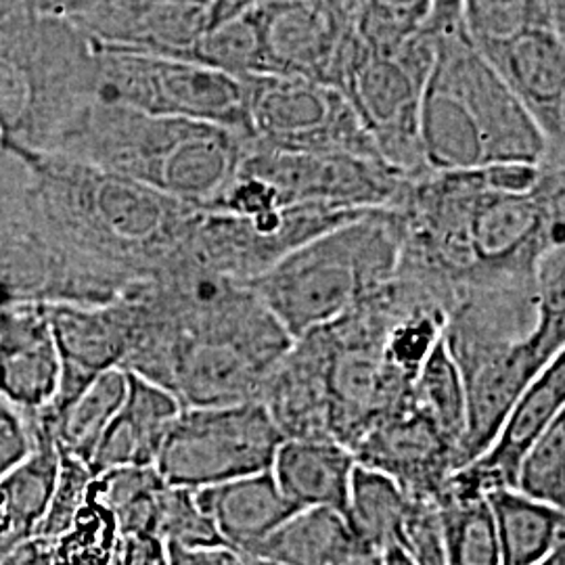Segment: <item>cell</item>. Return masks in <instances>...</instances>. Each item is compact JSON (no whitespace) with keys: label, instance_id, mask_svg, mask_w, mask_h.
I'll return each instance as SVG.
<instances>
[{"label":"cell","instance_id":"cell-37","mask_svg":"<svg viewBox=\"0 0 565 565\" xmlns=\"http://www.w3.org/2000/svg\"><path fill=\"white\" fill-rule=\"evenodd\" d=\"M168 564L170 565H252L242 553L228 546H207V548H182L168 546Z\"/></svg>","mask_w":565,"mask_h":565},{"label":"cell","instance_id":"cell-10","mask_svg":"<svg viewBox=\"0 0 565 565\" xmlns=\"http://www.w3.org/2000/svg\"><path fill=\"white\" fill-rule=\"evenodd\" d=\"M564 408L565 352H562L525 387L484 452L455 469L445 484L482 497L497 488H515L525 452L543 436L546 427L565 413Z\"/></svg>","mask_w":565,"mask_h":565},{"label":"cell","instance_id":"cell-18","mask_svg":"<svg viewBox=\"0 0 565 565\" xmlns=\"http://www.w3.org/2000/svg\"><path fill=\"white\" fill-rule=\"evenodd\" d=\"M247 559L277 565H382L335 509H298Z\"/></svg>","mask_w":565,"mask_h":565},{"label":"cell","instance_id":"cell-11","mask_svg":"<svg viewBox=\"0 0 565 565\" xmlns=\"http://www.w3.org/2000/svg\"><path fill=\"white\" fill-rule=\"evenodd\" d=\"M61 361L60 390L41 417L53 419L103 371L121 366L128 321L121 306L55 303L44 310Z\"/></svg>","mask_w":565,"mask_h":565},{"label":"cell","instance_id":"cell-21","mask_svg":"<svg viewBox=\"0 0 565 565\" xmlns=\"http://www.w3.org/2000/svg\"><path fill=\"white\" fill-rule=\"evenodd\" d=\"M128 390V371L114 366L103 371L53 419L41 417L61 452L90 463L107 425L120 411Z\"/></svg>","mask_w":565,"mask_h":565},{"label":"cell","instance_id":"cell-38","mask_svg":"<svg viewBox=\"0 0 565 565\" xmlns=\"http://www.w3.org/2000/svg\"><path fill=\"white\" fill-rule=\"evenodd\" d=\"M121 565H170L168 551L160 539L128 536L124 539Z\"/></svg>","mask_w":565,"mask_h":565},{"label":"cell","instance_id":"cell-42","mask_svg":"<svg viewBox=\"0 0 565 565\" xmlns=\"http://www.w3.org/2000/svg\"><path fill=\"white\" fill-rule=\"evenodd\" d=\"M61 2H65L67 7H78L81 2H84V0H61Z\"/></svg>","mask_w":565,"mask_h":565},{"label":"cell","instance_id":"cell-24","mask_svg":"<svg viewBox=\"0 0 565 565\" xmlns=\"http://www.w3.org/2000/svg\"><path fill=\"white\" fill-rule=\"evenodd\" d=\"M168 482L156 465L116 467L93 478V494L107 507L121 536L158 539V518L163 488Z\"/></svg>","mask_w":565,"mask_h":565},{"label":"cell","instance_id":"cell-40","mask_svg":"<svg viewBox=\"0 0 565 565\" xmlns=\"http://www.w3.org/2000/svg\"><path fill=\"white\" fill-rule=\"evenodd\" d=\"M382 565H413L408 562V557L404 555L401 548H394V551H387L382 555Z\"/></svg>","mask_w":565,"mask_h":565},{"label":"cell","instance_id":"cell-15","mask_svg":"<svg viewBox=\"0 0 565 565\" xmlns=\"http://www.w3.org/2000/svg\"><path fill=\"white\" fill-rule=\"evenodd\" d=\"M181 411L182 404L170 390L128 371L126 398L95 448L90 473L156 465Z\"/></svg>","mask_w":565,"mask_h":565},{"label":"cell","instance_id":"cell-22","mask_svg":"<svg viewBox=\"0 0 565 565\" xmlns=\"http://www.w3.org/2000/svg\"><path fill=\"white\" fill-rule=\"evenodd\" d=\"M406 509L408 494L403 486L377 469L356 463L343 515L364 545L380 555L398 548Z\"/></svg>","mask_w":565,"mask_h":565},{"label":"cell","instance_id":"cell-6","mask_svg":"<svg viewBox=\"0 0 565 565\" xmlns=\"http://www.w3.org/2000/svg\"><path fill=\"white\" fill-rule=\"evenodd\" d=\"M281 440L258 401L182 408L156 469L170 486L200 490L268 471Z\"/></svg>","mask_w":565,"mask_h":565},{"label":"cell","instance_id":"cell-4","mask_svg":"<svg viewBox=\"0 0 565 565\" xmlns=\"http://www.w3.org/2000/svg\"><path fill=\"white\" fill-rule=\"evenodd\" d=\"M434 46L425 28L394 53H373L356 39L335 81L380 158L408 181L429 172L419 147V103Z\"/></svg>","mask_w":565,"mask_h":565},{"label":"cell","instance_id":"cell-16","mask_svg":"<svg viewBox=\"0 0 565 565\" xmlns=\"http://www.w3.org/2000/svg\"><path fill=\"white\" fill-rule=\"evenodd\" d=\"M224 546L249 557L298 509L275 482L270 469L195 490Z\"/></svg>","mask_w":565,"mask_h":565},{"label":"cell","instance_id":"cell-12","mask_svg":"<svg viewBox=\"0 0 565 565\" xmlns=\"http://www.w3.org/2000/svg\"><path fill=\"white\" fill-rule=\"evenodd\" d=\"M482 53V51H480ZM543 130L551 149L565 151V36L532 25L482 53Z\"/></svg>","mask_w":565,"mask_h":565},{"label":"cell","instance_id":"cell-2","mask_svg":"<svg viewBox=\"0 0 565 565\" xmlns=\"http://www.w3.org/2000/svg\"><path fill=\"white\" fill-rule=\"evenodd\" d=\"M403 231L392 207L324 231L249 282L291 340L333 323L398 273Z\"/></svg>","mask_w":565,"mask_h":565},{"label":"cell","instance_id":"cell-8","mask_svg":"<svg viewBox=\"0 0 565 565\" xmlns=\"http://www.w3.org/2000/svg\"><path fill=\"white\" fill-rule=\"evenodd\" d=\"M239 170L268 182L285 207H392L408 181L380 158L350 151H279L254 142H247Z\"/></svg>","mask_w":565,"mask_h":565},{"label":"cell","instance_id":"cell-33","mask_svg":"<svg viewBox=\"0 0 565 565\" xmlns=\"http://www.w3.org/2000/svg\"><path fill=\"white\" fill-rule=\"evenodd\" d=\"M51 264L46 252L30 242L0 243V310L34 296L49 281Z\"/></svg>","mask_w":565,"mask_h":565},{"label":"cell","instance_id":"cell-23","mask_svg":"<svg viewBox=\"0 0 565 565\" xmlns=\"http://www.w3.org/2000/svg\"><path fill=\"white\" fill-rule=\"evenodd\" d=\"M408 406L422 415L427 424L434 425L440 436L457 448L463 440L465 417V384L461 369L452 359L445 342V335L431 348L419 366L415 382L408 392Z\"/></svg>","mask_w":565,"mask_h":565},{"label":"cell","instance_id":"cell-32","mask_svg":"<svg viewBox=\"0 0 565 565\" xmlns=\"http://www.w3.org/2000/svg\"><path fill=\"white\" fill-rule=\"evenodd\" d=\"M398 548L413 565H448L436 497H408Z\"/></svg>","mask_w":565,"mask_h":565},{"label":"cell","instance_id":"cell-17","mask_svg":"<svg viewBox=\"0 0 565 565\" xmlns=\"http://www.w3.org/2000/svg\"><path fill=\"white\" fill-rule=\"evenodd\" d=\"M356 457L331 438H282L270 473L296 509H335L343 513Z\"/></svg>","mask_w":565,"mask_h":565},{"label":"cell","instance_id":"cell-31","mask_svg":"<svg viewBox=\"0 0 565 565\" xmlns=\"http://www.w3.org/2000/svg\"><path fill=\"white\" fill-rule=\"evenodd\" d=\"M158 539L163 545L182 548L224 546L216 527L203 511L195 490L181 486H166L160 501Z\"/></svg>","mask_w":565,"mask_h":565},{"label":"cell","instance_id":"cell-41","mask_svg":"<svg viewBox=\"0 0 565 565\" xmlns=\"http://www.w3.org/2000/svg\"><path fill=\"white\" fill-rule=\"evenodd\" d=\"M539 565H565V546L557 548L551 557H546L545 562Z\"/></svg>","mask_w":565,"mask_h":565},{"label":"cell","instance_id":"cell-7","mask_svg":"<svg viewBox=\"0 0 565 565\" xmlns=\"http://www.w3.org/2000/svg\"><path fill=\"white\" fill-rule=\"evenodd\" d=\"M242 82L249 142L279 151H350L380 158L335 86L277 74H256Z\"/></svg>","mask_w":565,"mask_h":565},{"label":"cell","instance_id":"cell-28","mask_svg":"<svg viewBox=\"0 0 565 565\" xmlns=\"http://www.w3.org/2000/svg\"><path fill=\"white\" fill-rule=\"evenodd\" d=\"M434 0H359L354 34L373 53H394L424 28Z\"/></svg>","mask_w":565,"mask_h":565},{"label":"cell","instance_id":"cell-35","mask_svg":"<svg viewBox=\"0 0 565 565\" xmlns=\"http://www.w3.org/2000/svg\"><path fill=\"white\" fill-rule=\"evenodd\" d=\"M32 103V84L28 72L0 49V132L2 139L25 120Z\"/></svg>","mask_w":565,"mask_h":565},{"label":"cell","instance_id":"cell-14","mask_svg":"<svg viewBox=\"0 0 565 565\" xmlns=\"http://www.w3.org/2000/svg\"><path fill=\"white\" fill-rule=\"evenodd\" d=\"M60 380V354L44 310H0V396L34 419L55 401Z\"/></svg>","mask_w":565,"mask_h":565},{"label":"cell","instance_id":"cell-27","mask_svg":"<svg viewBox=\"0 0 565 565\" xmlns=\"http://www.w3.org/2000/svg\"><path fill=\"white\" fill-rule=\"evenodd\" d=\"M49 548L53 565H121L124 536L111 511L88 488L74 522L49 541Z\"/></svg>","mask_w":565,"mask_h":565},{"label":"cell","instance_id":"cell-39","mask_svg":"<svg viewBox=\"0 0 565 565\" xmlns=\"http://www.w3.org/2000/svg\"><path fill=\"white\" fill-rule=\"evenodd\" d=\"M541 7H543V11H545L548 23H551L555 30H559V32L564 34L565 0H541Z\"/></svg>","mask_w":565,"mask_h":565},{"label":"cell","instance_id":"cell-1","mask_svg":"<svg viewBox=\"0 0 565 565\" xmlns=\"http://www.w3.org/2000/svg\"><path fill=\"white\" fill-rule=\"evenodd\" d=\"M436 39L419 103V147L429 172L478 170L494 163L564 162L546 141L463 23Z\"/></svg>","mask_w":565,"mask_h":565},{"label":"cell","instance_id":"cell-29","mask_svg":"<svg viewBox=\"0 0 565 565\" xmlns=\"http://www.w3.org/2000/svg\"><path fill=\"white\" fill-rule=\"evenodd\" d=\"M461 18L467 36L482 53L532 25L553 28L541 0H461Z\"/></svg>","mask_w":565,"mask_h":565},{"label":"cell","instance_id":"cell-25","mask_svg":"<svg viewBox=\"0 0 565 565\" xmlns=\"http://www.w3.org/2000/svg\"><path fill=\"white\" fill-rule=\"evenodd\" d=\"M448 565H501V548L488 499L443 484L436 494Z\"/></svg>","mask_w":565,"mask_h":565},{"label":"cell","instance_id":"cell-20","mask_svg":"<svg viewBox=\"0 0 565 565\" xmlns=\"http://www.w3.org/2000/svg\"><path fill=\"white\" fill-rule=\"evenodd\" d=\"M497 527L501 565H539L565 546V509L546 505L515 488L486 494Z\"/></svg>","mask_w":565,"mask_h":565},{"label":"cell","instance_id":"cell-36","mask_svg":"<svg viewBox=\"0 0 565 565\" xmlns=\"http://www.w3.org/2000/svg\"><path fill=\"white\" fill-rule=\"evenodd\" d=\"M34 446L32 419L0 396V473L20 463Z\"/></svg>","mask_w":565,"mask_h":565},{"label":"cell","instance_id":"cell-43","mask_svg":"<svg viewBox=\"0 0 565 565\" xmlns=\"http://www.w3.org/2000/svg\"><path fill=\"white\" fill-rule=\"evenodd\" d=\"M249 564H252V565H277V564H270V562H263V559H249Z\"/></svg>","mask_w":565,"mask_h":565},{"label":"cell","instance_id":"cell-34","mask_svg":"<svg viewBox=\"0 0 565 565\" xmlns=\"http://www.w3.org/2000/svg\"><path fill=\"white\" fill-rule=\"evenodd\" d=\"M93 478L95 476L90 473L88 465L60 450L57 480H55L51 503H49L46 515L42 520L36 536L51 541L70 527L88 497V488H90Z\"/></svg>","mask_w":565,"mask_h":565},{"label":"cell","instance_id":"cell-3","mask_svg":"<svg viewBox=\"0 0 565 565\" xmlns=\"http://www.w3.org/2000/svg\"><path fill=\"white\" fill-rule=\"evenodd\" d=\"M99 99L149 116L207 121L247 137L243 82L195 61L93 41Z\"/></svg>","mask_w":565,"mask_h":565},{"label":"cell","instance_id":"cell-13","mask_svg":"<svg viewBox=\"0 0 565 565\" xmlns=\"http://www.w3.org/2000/svg\"><path fill=\"white\" fill-rule=\"evenodd\" d=\"M352 452L356 463L382 471L408 497H436L459 469L457 448L411 406L371 425Z\"/></svg>","mask_w":565,"mask_h":565},{"label":"cell","instance_id":"cell-5","mask_svg":"<svg viewBox=\"0 0 565 565\" xmlns=\"http://www.w3.org/2000/svg\"><path fill=\"white\" fill-rule=\"evenodd\" d=\"M536 289L539 323L534 331L522 342L492 352L461 371L467 417L459 467L484 452L525 387L564 352L565 247L551 249L541 260Z\"/></svg>","mask_w":565,"mask_h":565},{"label":"cell","instance_id":"cell-9","mask_svg":"<svg viewBox=\"0 0 565 565\" xmlns=\"http://www.w3.org/2000/svg\"><path fill=\"white\" fill-rule=\"evenodd\" d=\"M266 74L300 76L333 86L354 28L327 0H260Z\"/></svg>","mask_w":565,"mask_h":565},{"label":"cell","instance_id":"cell-26","mask_svg":"<svg viewBox=\"0 0 565 565\" xmlns=\"http://www.w3.org/2000/svg\"><path fill=\"white\" fill-rule=\"evenodd\" d=\"M182 60L202 63L237 81L266 74L263 34L256 18V7L235 20L205 28Z\"/></svg>","mask_w":565,"mask_h":565},{"label":"cell","instance_id":"cell-19","mask_svg":"<svg viewBox=\"0 0 565 565\" xmlns=\"http://www.w3.org/2000/svg\"><path fill=\"white\" fill-rule=\"evenodd\" d=\"M34 446L20 463L0 473V559L36 536L60 469V450L42 422H34Z\"/></svg>","mask_w":565,"mask_h":565},{"label":"cell","instance_id":"cell-44","mask_svg":"<svg viewBox=\"0 0 565 565\" xmlns=\"http://www.w3.org/2000/svg\"><path fill=\"white\" fill-rule=\"evenodd\" d=\"M0 142H2V132H0Z\"/></svg>","mask_w":565,"mask_h":565},{"label":"cell","instance_id":"cell-30","mask_svg":"<svg viewBox=\"0 0 565 565\" xmlns=\"http://www.w3.org/2000/svg\"><path fill=\"white\" fill-rule=\"evenodd\" d=\"M515 490L534 501L565 509V413L525 452Z\"/></svg>","mask_w":565,"mask_h":565}]
</instances>
